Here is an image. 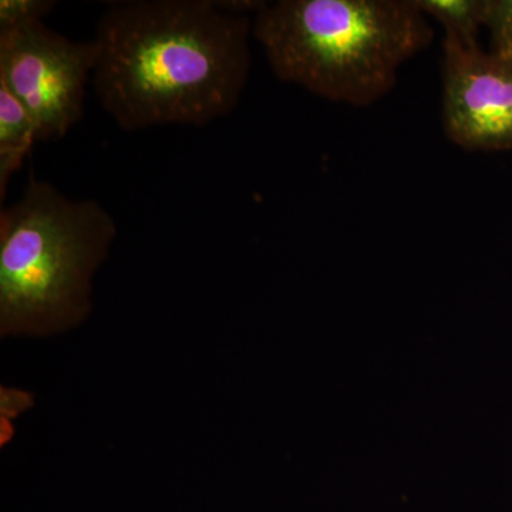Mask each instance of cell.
I'll return each mask as SVG.
<instances>
[{
  "label": "cell",
  "instance_id": "6da1fadb",
  "mask_svg": "<svg viewBox=\"0 0 512 512\" xmlns=\"http://www.w3.org/2000/svg\"><path fill=\"white\" fill-rule=\"evenodd\" d=\"M252 20L214 0L111 5L94 42L93 87L126 131L204 126L228 116L251 72Z\"/></svg>",
  "mask_w": 512,
  "mask_h": 512
},
{
  "label": "cell",
  "instance_id": "7a4b0ae2",
  "mask_svg": "<svg viewBox=\"0 0 512 512\" xmlns=\"http://www.w3.org/2000/svg\"><path fill=\"white\" fill-rule=\"evenodd\" d=\"M252 35L282 82L353 107L392 92L400 67L434 39L414 0L265 2Z\"/></svg>",
  "mask_w": 512,
  "mask_h": 512
},
{
  "label": "cell",
  "instance_id": "3957f363",
  "mask_svg": "<svg viewBox=\"0 0 512 512\" xmlns=\"http://www.w3.org/2000/svg\"><path fill=\"white\" fill-rule=\"evenodd\" d=\"M117 232L100 202L73 200L32 175L22 197L0 212L2 338H45L80 325Z\"/></svg>",
  "mask_w": 512,
  "mask_h": 512
},
{
  "label": "cell",
  "instance_id": "277c9868",
  "mask_svg": "<svg viewBox=\"0 0 512 512\" xmlns=\"http://www.w3.org/2000/svg\"><path fill=\"white\" fill-rule=\"evenodd\" d=\"M96 62L94 40L74 42L45 22L0 32V84L29 111L43 143L82 120Z\"/></svg>",
  "mask_w": 512,
  "mask_h": 512
},
{
  "label": "cell",
  "instance_id": "5b68a950",
  "mask_svg": "<svg viewBox=\"0 0 512 512\" xmlns=\"http://www.w3.org/2000/svg\"><path fill=\"white\" fill-rule=\"evenodd\" d=\"M441 121L467 151L512 150V56L443 42Z\"/></svg>",
  "mask_w": 512,
  "mask_h": 512
},
{
  "label": "cell",
  "instance_id": "8992f818",
  "mask_svg": "<svg viewBox=\"0 0 512 512\" xmlns=\"http://www.w3.org/2000/svg\"><path fill=\"white\" fill-rule=\"evenodd\" d=\"M37 128L26 107L0 84V198L12 175L37 143Z\"/></svg>",
  "mask_w": 512,
  "mask_h": 512
},
{
  "label": "cell",
  "instance_id": "52a82bcc",
  "mask_svg": "<svg viewBox=\"0 0 512 512\" xmlns=\"http://www.w3.org/2000/svg\"><path fill=\"white\" fill-rule=\"evenodd\" d=\"M426 18H433L446 30L444 39L458 45L476 47L484 28L487 0H414Z\"/></svg>",
  "mask_w": 512,
  "mask_h": 512
},
{
  "label": "cell",
  "instance_id": "ba28073f",
  "mask_svg": "<svg viewBox=\"0 0 512 512\" xmlns=\"http://www.w3.org/2000/svg\"><path fill=\"white\" fill-rule=\"evenodd\" d=\"M52 0H2L0 2V32L22 26L43 23L56 8Z\"/></svg>",
  "mask_w": 512,
  "mask_h": 512
},
{
  "label": "cell",
  "instance_id": "9c48e42d",
  "mask_svg": "<svg viewBox=\"0 0 512 512\" xmlns=\"http://www.w3.org/2000/svg\"><path fill=\"white\" fill-rule=\"evenodd\" d=\"M484 28L491 33V52L512 56V0H487Z\"/></svg>",
  "mask_w": 512,
  "mask_h": 512
},
{
  "label": "cell",
  "instance_id": "30bf717a",
  "mask_svg": "<svg viewBox=\"0 0 512 512\" xmlns=\"http://www.w3.org/2000/svg\"><path fill=\"white\" fill-rule=\"evenodd\" d=\"M32 406V394L2 387V446L12 439L13 427L10 426L9 420L16 419L20 413Z\"/></svg>",
  "mask_w": 512,
  "mask_h": 512
}]
</instances>
